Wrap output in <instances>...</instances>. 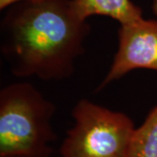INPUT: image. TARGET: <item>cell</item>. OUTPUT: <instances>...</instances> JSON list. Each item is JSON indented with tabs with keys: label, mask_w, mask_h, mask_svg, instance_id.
<instances>
[{
	"label": "cell",
	"mask_w": 157,
	"mask_h": 157,
	"mask_svg": "<svg viewBox=\"0 0 157 157\" xmlns=\"http://www.w3.org/2000/svg\"><path fill=\"white\" fill-rule=\"evenodd\" d=\"M72 117L59 157H128L136 128L128 114L82 99Z\"/></svg>",
	"instance_id": "3957f363"
},
{
	"label": "cell",
	"mask_w": 157,
	"mask_h": 157,
	"mask_svg": "<svg viewBox=\"0 0 157 157\" xmlns=\"http://www.w3.org/2000/svg\"><path fill=\"white\" fill-rule=\"evenodd\" d=\"M56 107L36 86L20 81L0 91V157H51Z\"/></svg>",
	"instance_id": "7a4b0ae2"
},
{
	"label": "cell",
	"mask_w": 157,
	"mask_h": 157,
	"mask_svg": "<svg viewBox=\"0 0 157 157\" xmlns=\"http://www.w3.org/2000/svg\"><path fill=\"white\" fill-rule=\"evenodd\" d=\"M44 0H0V9L4 10L7 7L11 6H14L18 3H22V2H32V3H38L41 2Z\"/></svg>",
	"instance_id": "52a82bcc"
},
{
	"label": "cell",
	"mask_w": 157,
	"mask_h": 157,
	"mask_svg": "<svg viewBox=\"0 0 157 157\" xmlns=\"http://www.w3.org/2000/svg\"><path fill=\"white\" fill-rule=\"evenodd\" d=\"M1 23V54L18 78L44 81L70 78L90 33L72 0L16 4Z\"/></svg>",
	"instance_id": "6da1fadb"
},
{
	"label": "cell",
	"mask_w": 157,
	"mask_h": 157,
	"mask_svg": "<svg viewBox=\"0 0 157 157\" xmlns=\"http://www.w3.org/2000/svg\"><path fill=\"white\" fill-rule=\"evenodd\" d=\"M118 49L111 67L98 86L101 91L135 69L157 72V20L141 19L122 25L118 31Z\"/></svg>",
	"instance_id": "277c9868"
},
{
	"label": "cell",
	"mask_w": 157,
	"mask_h": 157,
	"mask_svg": "<svg viewBox=\"0 0 157 157\" xmlns=\"http://www.w3.org/2000/svg\"><path fill=\"white\" fill-rule=\"evenodd\" d=\"M73 9L83 20L92 16H105L121 25L141 19L142 11L131 0H72Z\"/></svg>",
	"instance_id": "5b68a950"
},
{
	"label": "cell",
	"mask_w": 157,
	"mask_h": 157,
	"mask_svg": "<svg viewBox=\"0 0 157 157\" xmlns=\"http://www.w3.org/2000/svg\"><path fill=\"white\" fill-rule=\"evenodd\" d=\"M128 157H157V106L135 128Z\"/></svg>",
	"instance_id": "8992f818"
},
{
	"label": "cell",
	"mask_w": 157,
	"mask_h": 157,
	"mask_svg": "<svg viewBox=\"0 0 157 157\" xmlns=\"http://www.w3.org/2000/svg\"><path fill=\"white\" fill-rule=\"evenodd\" d=\"M152 9L154 14L157 17V0H152Z\"/></svg>",
	"instance_id": "ba28073f"
}]
</instances>
